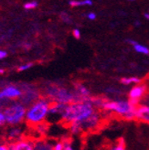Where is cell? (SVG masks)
<instances>
[{"mask_svg":"<svg viewBox=\"0 0 149 150\" xmlns=\"http://www.w3.org/2000/svg\"><path fill=\"white\" fill-rule=\"evenodd\" d=\"M96 109L93 107L90 101L72 103L67 104L61 117V121L66 125H70L74 122L83 123L84 121L92 116Z\"/></svg>","mask_w":149,"mask_h":150,"instance_id":"cell-1","label":"cell"},{"mask_svg":"<svg viewBox=\"0 0 149 150\" xmlns=\"http://www.w3.org/2000/svg\"><path fill=\"white\" fill-rule=\"evenodd\" d=\"M52 102L49 98H40L27 110L26 121L30 126L42 124L48 117Z\"/></svg>","mask_w":149,"mask_h":150,"instance_id":"cell-2","label":"cell"},{"mask_svg":"<svg viewBox=\"0 0 149 150\" xmlns=\"http://www.w3.org/2000/svg\"><path fill=\"white\" fill-rule=\"evenodd\" d=\"M102 110L108 112H114L127 121H133L136 119V107L133 106L128 100H106V102L103 103Z\"/></svg>","mask_w":149,"mask_h":150,"instance_id":"cell-3","label":"cell"},{"mask_svg":"<svg viewBox=\"0 0 149 150\" xmlns=\"http://www.w3.org/2000/svg\"><path fill=\"white\" fill-rule=\"evenodd\" d=\"M47 94L49 99L52 103L70 104L76 103L77 98L74 91L59 86H50L47 89Z\"/></svg>","mask_w":149,"mask_h":150,"instance_id":"cell-4","label":"cell"},{"mask_svg":"<svg viewBox=\"0 0 149 150\" xmlns=\"http://www.w3.org/2000/svg\"><path fill=\"white\" fill-rule=\"evenodd\" d=\"M27 110L22 103H13L4 111L6 123L10 125H16L24 121Z\"/></svg>","mask_w":149,"mask_h":150,"instance_id":"cell-5","label":"cell"},{"mask_svg":"<svg viewBox=\"0 0 149 150\" xmlns=\"http://www.w3.org/2000/svg\"><path fill=\"white\" fill-rule=\"evenodd\" d=\"M101 122H102L101 114L98 112V110H96L92 116H90L86 121L81 124V126H83V131H85V130H93L94 128H98L100 126Z\"/></svg>","mask_w":149,"mask_h":150,"instance_id":"cell-6","label":"cell"},{"mask_svg":"<svg viewBox=\"0 0 149 150\" xmlns=\"http://www.w3.org/2000/svg\"><path fill=\"white\" fill-rule=\"evenodd\" d=\"M22 95L20 89L16 86H6L0 92V100L4 99H17Z\"/></svg>","mask_w":149,"mask_h":150,"instance_id":"cell-7","label":"cell"},{"mask_svg":"<svg viewBox=\"0 0 149 150\" xmlns=\"http://www.w3.org/2000/svg\"><path fill=\"white\" fill-rule=\"evenodd\" d=\"M147 91V87L145 84L144 83H140V84H136L135 86H133L130 91L128 93V99H136V100H141L142 97H144V95L145 94Z\"/></svg>","mask_w":149,"mask_h":150,"instance_id":"cell-8","label":"cell"},{"mask_svg":"<svg viewBox=\"0 0 149 150\" xmlns=\"http://www.w3.org/2000/svg\"><path fill=\"white\" fill-rule=\"evenodd\" d=\"M136 119L149 123V104H139L136 110Z\"/></svg>","mask_w":149,"mask_h":150,"instance_id":"cell-9","label":"cell"},{"mask_svg":"<svg viewBox=\"0 0 149 150\" xmlns=\"http://www.w3.org/2000/svg\"><path fill=\"white\" fill-rule=\"evenodd\" d=\"M9 150H34L33 143L30 140L24 139L15 142L8 146Z\"/></svg>","mask_w":149,"mask_h":150,"instance_id":"cell-10","label":"cell"},{"mask_svg":"<svg viewBox=\"0 0 149 150\" xmlns=\"http://www.w3.org/2000/svg\"><path fill=\"white\" fill-rule=\"evenodd\" d=\"M34 150H54V145L49 141L40 139L33 142Z\"/></svg>","mask_w":149,"mask_h":150,"instance_id":"cell-11","label":"cell"},{"mask_svg":"<svg viewBox=\"0 0 149 150\" xmlns=\"http://www.w3.org/2000/svg\"><path fill=\"white\" fill-rule=\"evenodd\" d=\"M120 82L121 84L123 85H131V84H140L141 82H142V80L141 78L137 77V76H131V77H122L120 79Z\"/></svg>","mask_w":149,"mask_h":150,"instance_id":"cell-12","label":"cell"},{"mask_svg":"<svg viewBox=\"0 0 149 150\" xmlns=\"http://www.w3.org/2000/svg\"><path fill=\"white\" fill-rule=\"evenodd\" d=\"M69 5L72 7L93 6V1L92 0H71L69 1Z\"/></svg>","mask_w":149,"mask_h":150,"instance_id":"cell-13","label":"cell"},{"mask_svg":"<svg viewBox=\"0 0 149 150\" xmlns=\"http://www.w3.org/2000/svg\"><path fill=\"white\" fill-rule=\"evenodd\" d=\"M69 129L72 134H80L81 133L83 132V126H81V123L78 122H74L69 125Z\"/></svg>","mask_w":149,"mask_h":150,"instance_id":"cell-14","label":"cell"},{"mask_svg":"<svg viewBox=\"0 0 149 150\" xmlns=\"http://www.w3.org/2000/svg\"><path fill=\"white\" fill-rule=\"evenodd\" d=\"M133 49L135 50V51L138 52L140 54H144V55H149V48L146 47L145 45L143 44H139L137 43L136 45L133 47Z\"/></svg>","mask_w":149,"mask_h":150,"instance_id":"cell-15","label":"cell"},{"mask_svg":"<svg viewBox=\"0 0 149 150\" xmlns=\"http://www.w3.org/2000/svg\"><path fill=\"white\" fill-rule=\"evenodd\" d=\"M109 150H126L124 141L123 139H119L109 147Z\"/></svg>","mask_w":149,"mask_h":150,"instance_id":"cell-16","label":"cell"},{"mask_svg":"<svg viewBox=\"0 0 149 150\" xmlns=\"http://www.w3.org/2000/svg\"><path fill=\"white\" fill-rule=\"evenodd\" d=\"M21 136V129L18 127H13L8 132V137L11 139H16Z\"/></svg>","mask_w":149,"mask_h":150,"instance_id":"cell-17","label":"cell"},{"mask_svg":"<svg viewBox=\"0 0 149 150\" xmlns=\"http://www.w3.org/2000/svg\"><path fill=\"white\" fill-rule=\"evenodd\" d=\"M39 6V3L37 1H32V2H28L24 5V8L28 10V9H33L36 8L37 6Z\"/></svg>","mask_w":149,"mask_h":150,"instance_id":"cell-18","label":"cell"},{"mask_svg":"<svg viewBox=\"0 0 149 150\" xmlns=\"http://www.w3.org/2000/svg\"><path fill=\"white\" fill-rule=\"evenodd\" d=\"M61 18L65 22V23H71V18L70 17V15L65 13V12L61 13Z\"/></svg>","mask_w":149,"mask_h":150,"instance_id":"cell-19","label":"cell"},{"mask_svg":"<svg viewBox=\"0 0 149 150\" xmlns=\"http://www.w3.org/2000/svg\"><path fill=\"white\" fill-rule=\"evenodd\" d=\"M33 66V63H26V64H22L18 67V71H28V69H30Z\"/></svg>","mask_w":149,"mask_h":150,"instance_id":"cell-20","label":"cell"},{"mask_svg":"<svg viewBox=\"0 0 149 150\" xmlns=\"http://www.w3.org/2000/svg\"><path fill=\"white\" fill-rule=\"evenodd\" d=\"M54 150H64L63 141H59L56 144H54Z\"/></svg>","mask_w":149,"mask_h":150,"instance_id":"cell-21","label":"cell"},{"mask_svg":"<svg viewBox=\"0 0 149 150\" xmlns=\"http://www.w3.org/2000/svg\"><path fill=\"white\" fill-rule=\"evenodd\" d=\"M72 35L73 37L75 38L76 40H80L81 37V30L79 28H74L72 30Z\"/></svg>","mask_w":149,"mask_h":150,"instance_id":"cell-22","label":"cell"},{"mask_svg":"<svg viewBox=\"0 0 149 150\" xmlns=\"http://www.w3.org/2000/svg\"><path fill=\"white\" fill-rule=\"evenodd\" d=\"M64 150H74V148L71 146V143L69 140H64Z\"/></svg>","mask_w":149,"mask_h":150,"instance_id":"cell-23","label":"cell"},{"mask_svg":"<svg viewBox=\"0 0 149 150\" xmlns=\"http://www.w3.org/2000/svg\"><path fill=\"white\" fill-rule=\"evenodd\" d=\"M6 123V116L3 111H0V126L4 125Z\"/></svg>","mask_w":149,"mask_h":150,"instance_id":"cell-24","label":"cell"},{"mask_svg":"<svg viewBox=\"0 0 149 150\" xmlns=\"http://www.w3.org/2000/svg\"><path fill=\"white\" fill-rule=\"evenodd\" d=\"M86 17L89 20H95L97 18V15H96V13H94V12H89L86 15Z\"/></svg>","mask_w":149,"mask_h":150,"instance_id":"cell-25","label":"cell"},{"mask_svg":"<svg viewBox=\"0 0 149 150\" xmlns=\"http://www.w3.org/2000/svg\"><path fill=\"white\" fill-rule=\"evenodd\" d=\"M126 42H127L128 44H130L131 46H133V47L135 46V45H136V44L138 43L137 41H136L135 40H132V39H128L127 40H126Z\"/></svg>","mask_w":149,"mask_h":150,"instance_id":"cell-26","label":"cell"},{"mask_svg":"<svg viewBox=\"0 0 149 150\" xmlns=\"http://www.w3.org/2000/svg\"><path fill=\"white\" fill-rule=\"evenodd\" d=\"M6 56H7V52L5 51V50H0V59H2L6 58Z\"/></svg>","mask_w":149,"mask_h":150,"instance_id":"cell-27","label":"cell"},{"mask_svg":"<svg viewBox=\"0 0 149 150\" xmlns=\"http://www.w3.org/2000/svg\"><path fill=\"white\" fill-rule=\"evenodd\" d=\"M0 150H9L8 146H6V145H0Z\"/></svg>","mask_w":149,"mask_h":150,"instance_id":"cell-28","label":"cell"},{"mask_svg":"<svg viewBox=\"0 0 149 150\" xmlns=\"http://www.w3.org/2000/svg\"><path fill=\"white\" fill-rule=\"evenodd\" d=\"M133 24H135V27H140L141 25H142V23H141V21L140 20H138V19H136V21H135V23H133Z\"/></svg>","mask_w":149,"mask_h":150,"instance_id":"cell-29","label":"cell"},{"mask_svg":"<svg viewBox=\"0 0 149 150\" xmlns=\"http://www.w3.org/2000/svg\"><path fill=\"white\" fill-rule=\"evenodd\" d=\"M144 18L147 20H149V12H145L144 13Z\"/></svg>","mask_w":149,"mask_h":150,"instance_id":"cell-30","label":"cell"},{"mask_svg":"<svg viewBox=\"0 0 149 150\" xmlns=\"http://www.w3.org/2000/svg\"><path fill=\"white\" fill-rule=\"evenodd\" d=\"M5 72V70L4 69H1V68H0V74H3Z\"/></svg>","mask_w":149,"mask_h":150,"instance_id":"cell-31","label":"cell"}]
</instances>
